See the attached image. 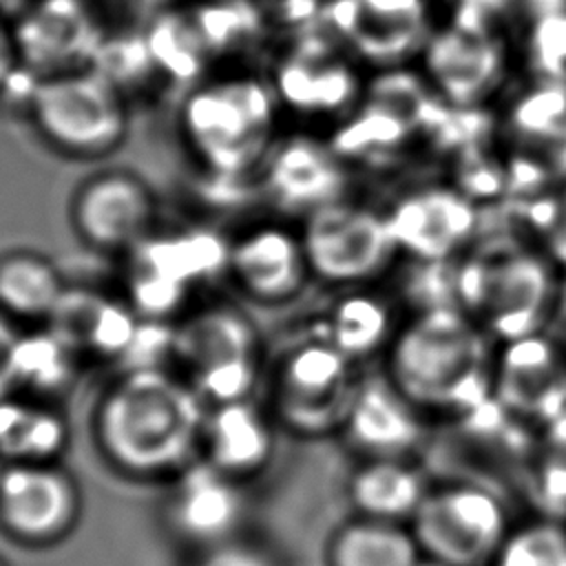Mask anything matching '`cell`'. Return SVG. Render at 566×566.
<instances>
[{"instance_id":"cell-29","label":"cell","mask_w":566,"mask_h":566,"mask_svg":"<svg viewBox=\"0 0 566 566\" xmlns=\"http://www.w3.org/2000/svg\"><path fill=\"white\" fill-rule=\"evenodd\" d=\"M420 557L409 524L365 515L336 526L325 546L327 566H416Z\"/></svg>"},{"instance_id":"cell-8","label":"cell","mask_w":566,"mask_h":566,"mask_svg":"<svg viewBox=\"0 0 566 566\" xmlns=\"http://www.w3.org/2000/svg\"><path fill=\"white\" fill-rule=\"evenodd\" d=\"M511 526L500 495L475 482L431 484L409 520L420 553L449 566H491Z\"/></svg>"},{"instance_id":"cell-3","label":"cell","mask_w":566,"mask_h":566,"mask_svg":"<svg viewBox=\"0 0 566 566\" xmlns=\"http://www.w3.org/2000/svg\"><path fill=\"white\" fill-rule=\"evenodd\" d=\"M276 88L254 75L199 82L179 106V135L214 177L237 179L263 166L276 144Z\"/></svg>"},{"instance_id":"cell-33","label":"cell","mask_w":566,"mask_h":566,"mask_svg":"<svg viewBox=\"0 0 566 566\" xmlns=\"http://www.w3.org/2000/svg\"><path fill=\"white\" fill-rule=\"evenodd\" d=\"M528 60L537 80L566 88V2L542 0L528 27Z\"/></svg>"},{"instance_id":"cell-36","label":"cell","mask_w":566,"mask_h":566,"mask_svg":"<svg viewBox=\"0 0 566 566\" xmlns=\"http://www.w3.org/2000/svg\"><path fill=\"white\" fill-rule=\"evenodd\" d=\"M22 329L0 312V400L15 394V352Z\"/></svg>"},{"instance_id":"cell-30","label":"cell","mask_w":566,"mask_h":566,"mask_svg":"<svg viewBox=\"0 0 566 566\" xmlns=\"http://www.w3.org/2000/svg\"><path fill=\"white\" fill-rule=\"evenodd\" d=\"M84 360L46 325L24 327L15 352V394L57 400Z\"/></svg>"},{"instance_id":"cell-2","label":"cell","mask_w":566,"mask_h":566,"mask_svg":"<svg viewBox=\"0 0 566 566\" xmlns=\"http://www.w3.org/2000/svg\"><path fill=\"white\" fill-rule=\"evenodd\" d=\"M491 343L458 305H429L400 323L385 376L424 418L471 416L493 402Z\"/></svg>"},{"instance_id":"cell-28","label":"cell","mask_w":566,"mask_h":566,"mask_svg":"<svg viewBox=\"0 0 566 566\" xmlns=\"http://www.w3.org/2000/svg\"><path fill=\"white\" fill-rule=\"evenodd\" d=\"M429 486L411 458H360L349 475L347 495L356 515L409 524Z\"/></svg>"},{"instance_id":"cell-11","label":"cell","mask_w":566,"mask_h":566,"mask_svg":"<svg viewBox=\"0 0 566 566\" xmlns=\"http://www.w3.org/2000/svg\"><path fill=\"white\" fill-rule=\"evenodd\" d=\"M66 210L84 248L124 259L157 230L159 197L139 172L104 168L73 188Z\"/></svg>"},{"instance_id":"cell-37","label":"cell","mask_w":566,"mask_h":566,"mask_svg":"<svg viewBox=\"0 0 566 566\" xmlns=\"http://www.w3.org/2000/svg\"><path fill=\"white\" fill-rule=\"evenodd\" d=\"M18 66V55H15V46L13 40H9L2 31H0V88L9 82L13 69Z\"/></svg>"},{"instance_id":"cell-5","label":"cell","mask_w":566,"mask_h":566,"mask_svg":"<svg viewBox=\"0 0 566 566\" xmlns=\"http://www.w3.org/2000/svg\"><path fill=\"white\" fill-rule=\"evenodd\" d=\"M170 360L208 407L254 398L265 371L263 336L239 305L206 303L170 325Z\"/></svg>"},{"instance_id":"cell-31","label":"cell","mask_w":566,"mask_h":566,"mask_svg":"<svg viewBox=\"0 0 566 566\" xmlns=\"http://www.w3.org/2000/svg\"><path fill=\"white\" fill-rule=\"evenodd\" d=\"M276 88L279 102H290L305 111L332 113L356 97L352 69L338 60L296 57L281 69Z\"/></svg>"},{"instance_id":"cell-19","label":"cell","mask_w":566,"mask_h":566,"mask_svg":"<svg viewBox=\"0 0 566 566\" xmlns=\"http://www.w3.org/2000/svg\"><path fill=\"white\" fill-rule=\"evenodd\" d=\"M259 170L272 203L283 212L301 214V219L345 199L347 172L343 157L332 144L316 137H279Z\"/></svg>"},{"instance_id":"cell-7","label":"cell","mask_w":566,"mask_h":566,"mask_svg":"<svg viewBox=\"0 0 566 566\" xmlns=\"http://www.w3.org/2000/svg\"><path fill=\"white\" fill-rule=\"evenodd\" d=\"M356 367L358 363L318 336L301 340L272 365L265 407L296 438L340 433L363 378Z\"/></svg>"},{"instance_id":"cell-32","label":"cell","mask_w":566,"mask_h":566,"mask_svg":"<svg viewBox=\"0 0 566 566\" xmlns=\"http://www.w3.org/2000/svg\"><path fill=\"white\" fill-rule=\"evenodd\" d=\"M491 566H566V524L537 517L511 526Z\"/></svg>"},{"instance_id":"cell-4","label":"cell","mask_w":566,"mask_h":566,"mask_svg":"<svg viewBox=\"0 0 566 566\" xmlns=\"http://www.w3.org/2000/svg\"><path fill=\"white\" fill-rule=\"evenodd\" d=\"M548 256L524 243H495L467 254L453 276L455 305L495 343L544 329L555 303Z\"/></svg>"},{"instance_id":"cell-12","label":"cell","mask_w":566,"mask_h":566,"mask_svg":"<svg viewBox=\"0 0 566 566\" xmlns=\"http://www.w3.org/2000/svg\"><path fill=\"white\" fill-rule=\"evenodd\" d=\"M82 515L77 480L60 462L0 467V528L24 546H53Z\"/></svg>"},{"instance_id":"cell-9","label":"cell","mask_w":566,"mask_h":566,"mask_svg":"<svg viewBox=\"0 0 566 566\" xmlns=\"http://www.w3.org/2000/svg\"><path fill=\"white\" fill-rule=\"evenodd\" d=\"M128 303L144 321L181 316L195 287L226 272L228 241L206 230L157 234L142 241L126 256Z\"/></svg>"},{"instance_id":"cell-17","label":"cell","mask_w":566,"mask_h":566,"mask_svg":"<svg viewBox=\"0 0 566 566\" xmlns=\"http://www.w3.org/2000/svg\"><path fill=\"white\" fill-rule=\"evenodd\" d=\"M164 515L170 531L197 551H206L239 537L248 517L245 482L237 480L206 460L168 480Z\"/></svg>"},{"instance_id":"cell-18","label":"cell","mask_w":566,"mask_h":566,"mask_svg":"<svg viewBox=\"0 0 566 566\" xmlns=\"http://www.w3.org/2000/svg\"><path fill=\"white\" fill-rule=\"evenodd\" d=\"M226 274L252 303L285 305L312 279L298 228L261 221L228 241Z\"/></svg>"},{"instance_id":"cell-13","label":"cell","mask_w":566,"mask_h":566,"mask_svg":"<svg viewBox=\"0 0 566 566\" xmlns=\"http://www.w3.org/2000/svg\"><path fill=\"white\" fill-rule=\"evenodd\" d=\"M424 80L451 108H475L504 80L506 53L497 33L482 15H458L440 31H431L422 49Z\"/></svg>"},{"instance_id":"cell-26","label":"cell","mask_w":566,"mask_h":566,"mask_svg":"<svg viewBox=\"0 0 566 566\" xmlns=\"http://www.w3.org/2000/svg\"><path fill=\"white\" fill-rule=\"evenodd\" d=\"M69 281L60 265L40 250L0 252V312L20 327L46 325Z\"/></svg>"},{"instance_id":"cell-41","label":"cell","mask_w":566,"mask_h":566,"mask_svg":"<svg viewBox=\"0 0 566 566\" xmlns=\"http://www.w3.org/2000/svg\"><path fill=\"white\" fill-rule=\"evenodd\" d=\"M564 345H566V343H564Z\"/></svg>"},{"instance_id":"cell-25","label":"cell","mask_w":566,"mask_h":566,"mask_svg":"<svg viewBox=\"0 0 566 566\" xmlns=\"http://www.w3.org/2000/svg\"><path fill=\"white\" fill-rule=\"evenodd\" d=\"M71 442V422L57 400L11 394L0 400V460L60 462Z\"/></svg>"},{"instance_id":"cell-16","label":"cell","mask_w":566,"mask_h":566,"mask_svg":"<svg viewBox=\"0 0 566 566\" xmlns=\"http://www.w3.org/2000/svg\"><path fill=\"white\" fill-rule=\"evenodd\" d=\"M385 219L398 254L420 263L462 256L478 232V203L458 186H424L402 195Z\"/></svg>"},{"instance_id":"cell-40","label":"cell","mask_w":566,"mask_h":566,"mask_svg":"<svg viewBox=\"0 0 566 566\" xmlns=\"http://www.w3.org/2000/svg\"><path fill=\"white\" fill-rule=\"evenodd\" d=\"M0 566H9V564H7V562L0 557Z\"/></svg>"},{"instance_id":"cell-15","label":"cell","mask_w":566,"mask_h":566,"mask_svg":"<svg viewBox=\"0 0 566 566\" xmlns=\"http://www.w3.org/2000/svg\"><path fill=\"white\" fill-rule=\"evenodd\" d=\"M504 133L509 175L526 195L566 184V88L537 80L511 104Z\"/></svg>"},{"instance_id":"cell-24","label":"cell","mask_w":566,"mask_h":566,"mask_svg":"<svg viewBox=\"0 0 566 566\" xmlns=\"http://www.w3.org/2000/svg\"><path fill=\"white\" fill-rule=\"evenodd\" d=\"M93 27L77 0H42L20 24L13 38L18 64L35 77H49L77 69V60L91 46Z\"/></svg>"},{"instance_id":"cell-23","label":"cell","mask_w":566,"mask_h":566,"mask_svg":"<svg viewBox=\"0 0 566 566\" xmlns=\"http://www.w3.org/2000/svg\"><path fill=\"white\" fill-rule=\"evenodd\" d=\"M276 427L270 409L254 398L210 405L206 409L199 458L248 482L272 462Z\"/></svg>"},{"instance_id":"cell-34","label":"cell","mask_w":566,"mask_h":566,"mask_svg":"<svg viewBox=\"0 0 566 566\" xmlns=\"http://www.w3.org/2000/svg\"><path fill=\"white\" fill-rule=\"evenodd\" d=\"M522 217L533 232L535 248L559 272H566V184L531 192Z\"/></svg>"},{"instance_id":"cell-21","label":"cell","mask_w":566,"mask_h":566,"mask_svg":"<svg viewBox=\"0 0 566 566\" xmlns=\"http://www.w3.org/2000/svg\"><path fill=\"white\" fill-rule=\"evenodd\" d=\"M144 318L126 298L69 283L46 327L82 360H128Z\"/></svg>"},{"instance_id":"cell-35","label":"cell","mask_w":566,"mask_h":566,"mask_svg":"<svg viewBox=\"0 0 566 566\" xmlns=\"http://www.w3.org/2000/svg\"><path fill=\"white\" fill-rule=\"evenodd\" d=\"M192 566H279V562L265 548L237 537L232 542L199 551Z\"/></svg>"},{"instance_id":"cell-27","label":"cell","mask_w":566,"mask_h":566,"mask_svg":"<svg viewBox=\"0 0 566 566\" xmlns=\"http://www.w3.org/2000/svg\"><path fill=\"white\" fill-rule=\"evenodd\" d=\"M398 327L391 303L367 285H358L340 290L327 305L316 336L354 363H363L378 352H387Z\"/></svg>"},{"instance_id":"cell-22","label":"cell","mask_w":566,"mask_h":566,"mask_svg":"<svg viewBox=\"0 0 566 566\" xmlns=\"http://www.w3.org/2000/svg\"><path fill=\"white\" fill-rule=\"evenodd\" d=\"M424 420L382 371L360 378L338 436L360 458H409L424 438Z\"/></svg>"},{"instance_id":"cell-1","label":"cell","mask_w":566,"mask_h":566,"mask_svg":"<svg viewBox=\"0 0 566 566\" xmlns=\"http://www.w3.org/2000/svg\"><path fill=\"white\" fill-rule=\"evenodd\" d=\"M206 409L170 365H128L97 394L91 436L119 475L168 482L199 458Z\"/></svg>"},{"instance_id":"cell-6","label":"cell","mask_w":566,"mask_h":566,"mask_svg":"<svg viewBox=\"0 0 566 566\" xmlns=\"http://www.w3.org/2000/svg\"><path fill=\"white\" fill-rule=\"evenodd\" d=\"M27 115L51 153L77 161L117 153L130 130L124 93L93 69L35 77L27 97Z\"/></svg>"},{"instance_id":"cell-38","label":"cell","mask_w":566,"mask_h":566,"mask_svg":"<svg viewBox=\"0 0 566 566\" xmlns=\"http://www.w3.org/2000/svg\"><path fill=\"white\" fill-rule=\"evenodd\" d=\"M416 566H449V564H444V562H438V559H433V557L422 555V557L418 559V564H416Z\"/></svg>"},{"instance_id":"cell-20","label":"cell","mask_w":566,"mask_h":566,"mask_svg":"<svg viewBox=\"0 0 566 566\" xmlns=\"http://www.w3.org/2000/svg\"><path fill=\"white\" fill-rule=\"evenodd\" d=\"M329 15L363 60L385 69L422 53L431 35L427 0H334Z\"/></svg>"},{"instance_id":"cell-14","label":"cell","mask_w":566,"mask_h":566,"mask_svg":"<svg viewBox=\"0 0 566 566\" xmlns=\"http://www.w3.org/2000/svg\"><path fill=\"white\" fill-rule=\"evenodd\" d=\"M493 402L524 420L548 424L566 411V345L544 329L500 343L493 358Z\"/></svg>"},{"instance_id":"cell-10","label":"cell","mask_w":566,"mask_h":566,"mask_svg":"<svg viewBox=\"0 0 566 566\" xmlns=\"http://www.w3.org/2000/svg\"><path fill=\"white\" fill-rule=\"evenodd\" d=\"M312 279L345 290L367 285L398 256L385 212L338 199L298 226Z\"/></svg>"},{"instance_id":"cell-39","label":"cell","mask_w":566,"mask_h":566,"mask_svg":"<svg viewBox=\"0 0 566 566\" xmlns=\"http://www.w3.org/2000/svg\"><path fill=\"white\" fill-rule=\"evenodd\" d=\"M285 4H290V2H298V0H283ZM301 2H305V0H301Z\"/></svg>"}]
</instances>
